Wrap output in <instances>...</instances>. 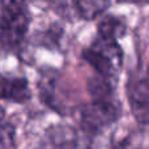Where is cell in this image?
Listing matches in <instances>:
<instances>
[{
	"mask_svg": "<svg viewBox=\"0 0 149 149\" xmlns=\"http://www.w3.org/2000/svg\"><path fill=\"white\" fill-rule=\"evenodd\" d=\"M30 24L25 0L0 1V49L15 51L21 46Z\"/></svg>",
	"mask_w": 149,
	"mask_h": 149,
	"instance_id": "1",
	"label": "cell"
},
{
	"mask_svg": "<svg viewBox=\"0 0 149 149\" xmlns=\"http://www.w3.org/2000/svg\"><path fill=\"white\" fill-rule=\"evenodd\" d=\"M82 59L92 65L95 73L116 77L123 63V52L118 41L100 37L82 51Z\"/></svg>",
	"mask_w": 149,
	"mask_h": 149,
	"instance_id": "2",
	"label": "cell"
},
{
	"mask_svg": "<svg viewBox=\"0 0 149 149\" xmlns=\"http://www.w3.org/2000/svg\"><path fill=\"white\" fill-rule=\"evenodd\" d=\"M122 107L113 98L93 100L81 110L80 127L88 136H94L119 119Z\"/></svg>",
	"mask_w": 149,
	"mask_h": 149,
	"instance_id": "3",
	"label": "cell"
},
{
	"mask_svg": "<svg viewBox=\"0 0 149 149\" xmlns=\"http://www.w3.org/2000/svg\"><path fill=\"white\" fill-rule=\"evenodd\" d=\"M126 94L131 113L139 124H149V76L143 71L130 74Z\"/></svg>",
	"mask_w": 149,
	"mask_h": 149,
	"instance_id": "4",
	"label": "cell"
},
{
	"mask_svg": "<svg viewBox=\"0 0 149 149\" xmlns=\"http://www.w3.org/2000/svg\"><path fill=\"white\" fill-rule=\"evenodd\" d=\"M31 97L29 82L24 77H0V98L15 103H25Z\"/></svg>",
	"mask_w": 149,
	"mask_h": 149,
	"instance_id": "5",
	"label": "cell"
},
{
	"mask_svg": "<svg viewBox=\"0 0 149 149\" xmlns=\"http://www.w3.org/2000/svg\"><path fill=\"white\" fill-rule=\"evenodd\" d=\"M47 144L51 147L58 148H72L80 147L81 143L79 139V134L72 128L67 126H58L52 127L47 132Z\"/></svg>",
	"mask_w": 149,
	"mask_h": 149,
	"instance_id": "6",
	"label": "cell"
},
{
	"mask_svg": "<svg viewBox=\"0 0 149 149\" xmlns=\"http://www.w3.org/2000/svg\"><path fill=\"white\" fill-rule=\"evenodd\" d=\"M116 77L103 76L95 73L88 81V90L93 100H103V98H113V93L115 89Z\"/></svg>",
	"mask_w": 149,
	"mask_h": 149,
	"instance_id": "7",
	"label": "cell"
},
{
	"mask_svg": "<svg viewBox=\"0 0 149 149\" xmlns=\"http://www.w3.org/2000/svg\"><path fill=\"white\" fill-rule=\"evenodd\" d=\"M126 24L115 16H105L98 24V34L106 39L118 41L126 34Z\"/></svg>",
	"mask_w": 149,
	"mask_h": 149,
	"instance_id": "8",
	"label": "cell"
},
{
	"mask_svg": "<svg viewBox=\"0 0 149 149\" xmlns=\"http://www.w3.org/2000/svg\"><path fill=\"white\" fill-rule=\"evenodd\" d=\"M80 17L85 20L95 18L106 8V0H72Z\"/></svg>",
	"mask_w": 149,
	"mask_h": 149,
	"instance_id": "9",
	"label": "cell"
},
{
	"mask_svg": "<svg viewBox=\"0 0 149 149\" xmlns=\"http://www.w3.org/2000/svg\"><path fill=\"white\" fill-rule=\"evenodd\" d=\"M15 143V128L9 123H0V148H13Z\"/></svg>",
	"mask_w": 149,
	"mask_h": 149,
	"instance_id": "10",
	"label": "cell"
},
{
	"mask_svg": "<svg viewBox=\"0 0 149 149\" xmlns=\"http://www.w3.org/2000/svg\"><path fill=\"white\" fill-rule=\"evenodd\" d=\"M122 4H148L149 0H116Z\"/></svg>",
	"mask_w": 149,
	"mask_h": 149,
	"instance_id": "11",
	"label": "cell"
},
{
	"mask_svg": "<svg viewBox=\"0 0 149 149\" xmlns=\"http://www.w3.org/2000/svg\"><path fill=\"white\" fill-rule=\"evenodd\" d=\"M3 118H4V110H3V107L0 106V123L3 122Z\"/></svg>",
	"mask_w": 149,
	"mask_h": 149,
	"instance_id": "12",
	"label": "cell"
}]
</instances>
